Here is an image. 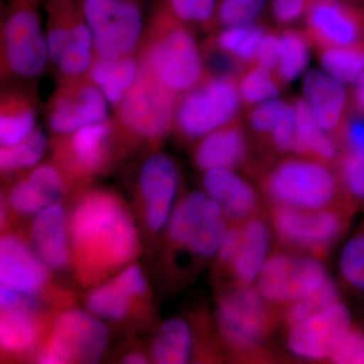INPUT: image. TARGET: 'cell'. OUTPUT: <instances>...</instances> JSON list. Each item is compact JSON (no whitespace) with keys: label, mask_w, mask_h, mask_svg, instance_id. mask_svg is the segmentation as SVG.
I'll return each mask as SVG.
<instances>
[{"label":"cell","mask_w":364,"mask_h":364,"mask_svg":"<svg viewBox=\"0 0 364 364\" xmlns=\"http://www.w3.org/2000/svg\"><path fill=\"white\" fill-rule=\"evenodd\" d=\"M138 55L153 77L177 95L195 87L207 73L193 26L179 20L163 0L153 2Z\"/></svg>","instance_id":"obj_1"},{"label":"cell","mask_w":364,"mask_h":364,"mask_svg":"<svg viewBox=\"0 0 364 364\" xmlns=\"http://www.w3.org/2000/svg\"><path fill=\"white\" fill-rule=\"evenodd\" d=\"M78 252L107 265L130 262L138 251L135 224L122 203L105 191H93L79 202L71 220Z\"/></svg>","instance_id":"obj_2"},{"label":"cell","mask_w":364,"mask_h":364,"mask_svg":"<svg viewBox=\"0 0 364 364\" xmlns=\"http://www.w3.org/2000/svg\"><path fill=\"white\" fill-rule=\"evenodd\" d=\"M40 4L6 0L0 28V63L4 83H30L50 66Z\"/></svg>","instance_id":"obj_3"},{"label":"cell","mask_w":364,"mask_h":364,"mask_svg":"<svg viewBox=\"0 0 364 364\" xmlns=\"http://www.w3.org/2000/svg\"><path fill=\"white\" fill-rule=\"evenodd\" d=\"M154 0H81L95 58L138 54Z\"/></svg>","instance_id":"obj_4"},{"label":"cell","mask_w":364,"mask_h":364,"mask_svg":"<svg viewBox=\"0 0 364 364\" xmlns=\"http://www.w3.org/2000/svg\"><path fill=\"white\" fill-rule=\"evenodd\" d=\"M42 7L50 66L58 79L86 75L95 53L81 0H44Z\"/></svg>","instance_id":"obj_5"},{"label":"cell","mask_w":364,"mask_h":364,"mask_svg":"<svg viewBox=\"0 0 364 364\" xmlns=\"http://www.w3.org/2000/svg\"><path fill=\"white\" fill-rule=\"evenodd\" d=\"M236 78L205 73L203 80L179 95L173 129L188 139H202L237 122L241 107Z\"/></svg>","instance_id":"obj_6"},{"label":"cell","mask_w":364,"mask_h":364,"mask_svg":"<svg viewBox=\"0 0 364 364\" xmlns=\"http://www.w3.org/2000/svg\"><path fill=\"white\" fill-rule=\"evenodd\" d=\"M178 97L142 65L140 75L114 107L112 117L124 134L141 140H160L173 129Z\"/></svg>","instance_id":"obj_7"},{"label":"cell","mask_w":364,"mask_h":364,"mask_svg":"<svg viewBox=\"0 0 364 364\" xmlns=\"http://www.w3.org/2000/svg\"><path fill=\"white\" fill-rule=\"evenodd\" d=\"M270 198L280 205L322 210L337 191V179L323 162L289 159L280 163L265 181Z\"/></svg>","instance_id":"obj_8"},{"label":"cell","mask_w":364,"mask_h":364,"mask_svg":"<svg viewBox=\"0 0 364 364\" xmlns=\"http://www.w3.org/2000/svg\"><path fill=\"white\" fill-rule=\"evenodd\" d=\"M228 231L222 208L202 191L186 196L168 222L170 239L200 257L218 253Z\"/></svg>","instance_id":"obj_9"},{"label":"cell","mask_w":364,"mask_h":364,"mask_svg":"<svg viewBox=\"0 0 364 364\" xmlns=\"http://www.w3.org/2000/svg\"><path fill=\"white\" fill-rule=\"evenodd\" d=\"M109 345L107 326L92 314L72 310L55 321L49 346L38 363H97Z\"/></svg>","instance_id":"obj_10"},{"label":"cell","mask_w":364,"mask_h":364,"mask_svg":"<svg viewBox=\"0 0 364 364\" xmlns=\"http://www.w3.org/2000/svg\"><path fill=\"white\" fill-rule=\"evenodd\" d=\"M109 104L87 74L59 79L45 105L46 123L56 136H65L109 117Z\"/></svg>","instance_id":"obj_11"},{"label":"cell","mask_w":364,"mask_h":364,"mask_svg":"<svg viewBox=\"0 0 364 364\" xmlns=\"http://www.w3.org/2000/svg\"><path fill=\"white\" fill-rule=\"evenodd\" d=\"M327 280L321 261L277 254L267 258L257 279V289L265 301L291 305L315 293Z\"/></svg>","instance_id":"obj_12"},{"label":"cell","mask_w":364,"mask_h":364,"mask_svg":"<svg viewBox=\"0 0 364 364\" xmlns=\"http://www.w3.org/2000/svg\"><path fill=\"white\" fill-rule=\"evenodd\" d=\"M265 299L250 286L237 287L218 305V323L223 336L235 348L249 350L267 334L270 320Z\"/></svg>","instance_id":"obj_13"},{"label":"cell","mask_w":364,"mask_h":364,"mask_svg":"<svg viewBox=\"0 0 364 364\" xmlns=\"http://www.w3.org/2000/svg\"><path fill=\"white\" fill-rule=\"evenodd\" d=\"M306 25L305 33L318 49L364 45V6L350 0H315Z\"/></svg>","instance_id":"obj_14"},{"label":"cell","mask_w":364,"mask_h":364,"mask_svg":"<svg viewBox=\"0 0 364 364\" xmlns=\"http://www.w3.org/2000/svg\"><path fill=\"white\" fill-rule=\"evenodd\" d=\"M351 328V314L341 301L291 326L287 346L298 358L309 360L330 358Z\"/></svg>","instance_id":"obj_15"},{"label":"cell","mask_w":364,"mask_h":364,"mask_svg":"<svg viewBox=\"0 0 364 364\" xmlns=\"http://www.w3.org/2000/svg\"><path fill=\"white\" fill-rule=\"evenodd\" d=\"M273 224L282 241L298 247L322 249L342 230V220L331 210H309L280 205L273 214Z\"/></svg>","instance_id":"obj_16"},{"label":"cell","mask_w":364,"mask_h":364,"mask_svg":"<svg viewBox=\"0 0 364 364\" xmlns=\"http://www.w3.org/2000/svg\"><path fill=\"white\" fill-rule=\"evenodd\" d=\"M139 186L145 203L148 226L160 231L168 224L178 186L176 163L166 154L154 153L144 161Z\"/></svg>","instance_id":"obj_17"},{"label":"cell","mask_w":364,"mask_h":364,"mask_svg":"<svg viewBox=\"0 0 364 364\" xmlns=\"http://www.w3.org/2000/svg\"><path fill=\"white\" fill-rule=\"evenodd\" d=\"M304 100L312 109L321 128L340 134L350 112L351 95L343 83L324 70H309L303 79Z\"/></svg>","instance_id":"obj_18"},{"label":"cell","mask_w":364,"mask_h":364,"mask_svg":"<svg viewBox=\"0 0 364 364\" xmlns=\"http://www.w3.org/2000/svg\"><path fill=\"white\" fill-rule=\"evenodd\" d=\"M47 267L33 249L9 235L0 240V284L26 296H36L47 280Z\"/></svg>","instance_id":"obj_19"},{"label":"cell","mask_w":364,"mask_h":364,"mask_svg":"<svg viewBox=\"0 0 364 364\" xmlns=\"http://www.w3.org/2000/svg\"><path fill=\"white\" fill-rule=\"evenodd\" d=\"M39 105L35 91L25 83L6 85L0 97V145L11 147L28 138L37 127Z\"/></svg>","instance_id":"obj_20"},{"label":"cell","mask_w":364,"mask_h":364,"mask_svg":"<svg viewBox=\"0 0 364 364\" xmlns=\"http://www.w3.org/2000/svg\"><path fill=\"white\" fill-rule=\"evenodd\" d=\"M119 132L114 117L88 124L73 133L60 136L70 161L83 173H95L105 166L114 135Z\"/></svg>","instance_id":"obj_21"},{"label":"cell","mask_w":364,"mask_h":364,"mask_svg":"<svg viewBox=\"0 0 364 364\" xmlns=\"http://www.w3.org/2000/svg\"><path fill=\"white\" fill-rule=\"evenodd\" d=\"M33 250L50 269L62 270L70 260L68 223L61 203L50 205L36 215L32 226Z\"/></svg>","instance_id":"obj_22"},{"label":"cell","mask_w":364,"mask_h":364,"mask_svg":"<svg viewBox=\"0 0 364 364\" xmlns=\"http://www.w3.org/2000/svg\"><path fill=\"white\" fill-rule=\"evenodd\" d=\"M63 188V177L56 166L38 165L28 176L14 184L9 191V203L18 214L37 215L58 203Z\"/></svg>","instance_id":"obj_23"},{"label":"cell","mask_w":364,"mask_h":364,"mask_svg":"<svg viewBox=\"0 0 364 364\" xmlns=\"http://www.w3.org/2000/svg\"><path fill=\"white\" fill-rule=\"evenodd\" d=\"M248 152V143L240 124L235 122L203 136L195 152L196 166L203 171L233 169Z\"/></svg>","instance_id":"obj_24"},{"label":"cell","mask_w":364,"mask_h":364,"mask_svg":"<svg viewBox=\"0 0 364 364\" xmlns=\"http://www.w3.org/2000/svg\"><path fill=\"white\" fill-rule=\"evenodd\" d=\"M203 191L224 214L234 219L248 217L255 210L257 196L252 186L232 169H212L205 172Z\"/></svg>","instance_id":"obj_25"},{"label":"cell","mask_w":364,"mask_h":364,"mask_svg":"<svg viewBox=\"0 0 364 364\" xmlns=\"http://www.w3.org/2000/svg\"><path fill=\"white\" fill-rule=\"evenodd\" d=\"M138 54L119 58H95L87 75L112 107H117L140 75Z\"/></svg>","instance_id":"obj_26"},{"label":"cell","mask_w":364,"mask_h":364,"mask_svg":"<svg viewBox=\"0 0 364 364\" xmlns=\"http://www.w3.org/2000/svg\"><path fill=\"white\" fill-rule=\"evenodd\" d=\"M269 243V230L261 220H251L242 228L240 245L232 264L242 286H251L257 280L267 260Z\"/></svg>","instance_id":"obj_27"},{"label":"cell","mask_w":364,"mask_h":364,"mask_svg":"<svg viewBox=\"0 0 364 364\" xmlns=\"http://www.w3.org/2000/svg\"><path fill=\"white\" fill-rule=\"evenodd\" d=\"M296 116V135L294 152L301 156H313L317 161H334L338 155L336 141L323 130L304 98L294 102Z\"/></svg>","instance_id":"obj_28"},{"label":"cell","mask_w":364,"mask_h":364,"mask_svg":"<svg viewBox=\"0 0 364 364\" xmlns=\"http://www.w3.org/2000/svg\"><path fill=\"white\" fill-rule=\"evenodd\" d=\"M36 304H23L13 308L1 309L0 344L11 353L31 350L39 337V327L33 317Z\"/></svg>","instance_id":"obj_29"},{"label":"cell","mask_w":364,"mask_h":364,"mask_svg":"<svg viewBox=\"0 0 364 364\" xmlns=\"http://www.w3.org/2000/svg\"><path fill=\"white\" fill-rule=\"evenodd\" d=\"M267 31L264 26L251 25L229 26L218 30L208 43L244 66L252 65L257 56L258 48Z\"/></svg>","instance_id":"obj_30"},{"label":"cell","mask_w":364,"mask_h":364,"mask_svg":"<svg viewBox=\"0 0 364 364\" xmlns=\"http://www.w3.org/2000/svg\"><path fill=\"white\" fill-rule=\"evenodd\" d=\"M193 334L183 318H172L163 324L152 345L153 360L159 364H184L191 359Z\"/></svg>","instance_id":"obj_31"},{"label":"cell","mask_w":364,"mask_h":364,"mask_svg":"<svg viewBox=\"0 0 364 364\" xmlns=\"http://www.w3.org/2000/svg\"><path fill=\"white\" fill-rule=\"evenodd\" d=\"M323 70L344 85H354L364 73V45L318 49Z\"/></svg>","instance_id":"obj_32"},{"label":"cell","mask_w":364,"mask_h":364,"mask_svg":"<svg viewBox=\"0 0 364 364\" xmlns=\"http://www.w3.org/2000/svg\"><path fill=\"white\" fill-rule=\"evenodd\" d=\"M279 39V61L275 75L280 83H291L308 67L312 43L306 33L294 28L282 31Z\"/></svg>","instance_id":"obj_33"},{"label":"cell","mask_w":364,"mask_h":364,"mask_svg":"<svg viewBox=\"0 0 364 364\" xmlns=\"http://www.w3.org/2000/svg\"><path fill=\"white\" fill-rule=\"evenodd\" d=\"M48 147L49 140L41 128L36 129L28 138L16 145L1 147L0 169L2 173H11L38 166Z\"/></svg>","instance_id":"obj_34"},{"label":"cell","mask_w":364,"mask_h":364,"mask_svg":"<svg viewBox=\"0 0 364 364\" xmlns=\"http://www.w3.org/2000/svg\"><path fill=\"white\" fill-rule=\"evenodd\" d=\"M242 105L246 107L274 100L279 97L280 82L274 72L252 64L237 79Z\"/></svg>","instance_id":"obj_35"},{"label":"cell","mask_w":364,"mask_h":364,"mask_svg":"<svg viewBox=\"0 0 364 364\" xmlns=\"http://www.w3.org/2000/svg\"><path fill=\"white\" fill-rule=\"evenodd\" d=\"M131 299L130 294L114 280L97 287L90 294L87 308L100 320L119 321L128 314Z\"/></svg>","instance_id":"obj_36"},{"label":"cell","mask_w":364,"mask_h":364,"mask_svg":"<svg viewBox=\"0 0 364 364\" xmlns=\"http://www.w3.org/2000/svg\"><path fill=\"white\" fill-rule=\"evenodd\" d=\"M267 0H217L215 30L246 26L259 18Z\"/></svg>","instance_id":"obj_37"},{"label":"cell","mask_w":364,"mask_h":364,"mask_svg":"<svg viewBox=\"0 0 364 364\" xmlns=\"http://www.w3.org/2000/svg\"><path fill=\"white\" fill-rule=\"evenodd\" d=\"M339 267L345 282L364 296V226L345 244Z\"/></svg>","instance_id":"obj_38"},{"label":"cell","mask_w":364,"mask_h":364,"mask_svg":"<svg viewBox=\"0 0 364 364\" xmlns=\"http://www.w3.org/2000/svg\"><path fill=\"white\" fill-rule=\"evenodd\" d=\"M337 301H339L338 289L334 282L328 279L315 293L289 305L286 316L287 323L291 327L296 323L312 317L316 314L322 312Z\"/></svg>","instance_id":"obj_39"},{"label":"cell","mask_w":364,"mask_h":364,"mask_svg":"<svg viewBox=\"0 0 364 364\" xmlns=\"http://www.w3.org/2000/svg\"><path fill=\"white\" fill-rule=\"evenodd\" d=\"M179 20L193 28L214 31L217 0H163Z\"/></svg>","instance_id":"obj_40"},{"label":"cell","mask_w":364,"mask_h":364,"mask_svg":"<svg viewBox=\"0 0 364 364\" xmlns=\"http://www.w3.org/2000/svg\"><path fill=\"white\" fill-rule=\"evenodd\" d=\"M293 107L294 104L284 100H268L254 107L249 114V123L255 133L270 136Z\"/></svg>","instance_id":"obj_41"},{"label":"cell","mask_w":364,"mask_h":364,"mask_svg":"<svg viewBox=\"0 0 364 364\" xmlns=\"http://www.w3.org/2000/svg\"><path fill=\"white\" fill-rule=\"evenodd\" d=\"M340 176L353 198H364V153L348 150L340 161Z\"/></svg>","instance_id":"obj_42"},{"label":"cell","mask_w":364,"mask_h":364,"mask_svg":"<svg viewBox=\"0 0 364 364\" xmlns=\"http://www.w3.org/2000/svg\"><path fill=\"white\" fill-rule=\"evenodd\" d=\"M330 359L337 364H364V332L350 328L332 352Z\"/></svg>","instance_id":"obj_43"},{"label":"cell","mask_w":364,"mask_h":364,"mask_svg":"<svg viewBox=\"0 0 364 364\" xmlns=\"http://www.w3.org/2000/svg\"><path fill=\"white\" fill-rule=\"evenodd\" d=\"M315 0H272L273 18L279 25H289L308 13Z\"/></svg>","instance_id":"obj_44"},{"label":"cell","mask_w":364,"mask_h":364,"mask_svg":"<svg viewBox=\"0 0 364 364\" xmlns=\"http://www.w3.org/2000/svg\"><path fill=\"white\" fill-rule=\"evenodd\" d=\"M279 35L277 36L273 32H267L261 41L257 56H256L255 62L253 64L275 73L277 65H279Z\"/></svg>","instance_id":"obj_45"},{"label":"cell","mask_w":364,"mask_h":364,"mask_svg":"<svg viewBox=\"0 0 364 364\" xmlns=\"http://www.w3.org/2000/svg\"><path fill=\"white\" fill-rule=\"evenodd\" d=\"M340 134L349 150L364 153V114H349Z\"/></svg>","instance_id":"obj_46"},{"label":"cell","mask_w":364,"mask_h":364,"mask_svg":"<svg viewBox=\"0 0 364 364\" xmlns=\"http://www.w3.org/2000/svg\"><path fill=\"white\" fill-rule=\"evenodd\" d=\"M132 298L143 296L147 291V280L144 277L142 269L136 265L127 267L114 279Z\"/></svg>","instance_id":"obj_47"},{"label":"cell","mask_w":364,"mask_h":364,"mask_svg":"<svg viewBox=\"0 0 364 364\" xmlns=\"http://www.w3.org/2000/svg\"><path fill=\"white\" fill-rule=\"evenodd\" d=\"M241 240V229L229 230L223 241L221 247H220L218 254H219L220 260L224 264H233L235 257L238 252L239 245Z\"/></svg>","instance_id":"obj_48"},{"label":"cell","mask_w":364,"mask_h":364,"mask_svg":"<svg viewBox=\"0 0 364 364\" xmlns=\"http://www.w3.org/2000/svg\"><path fill=\"white\" fill-rule=\"evenodd\" d=\"M351 105L353 111L364 114V73L353 85L351 93Z\"/></svg>","instance_id":"obj_49"},{"label":"cell","mask_w":364,"mask_h":364,"mask_svg":"<svg viewBox=\"0 0 364 364\" xmlns=\"http://www.w3.org/2000/svg\"><path fill=\"white\" fill-rule=\"evenodd\" d=\"M124 363L127 364H144L147 363V358L140 353H131L124 358Z\"/></svg>","instance_id":"obj_50"},{"label":"cell","mask_w":364,"mask_h":364,"mask_svg":"<svg viewBox=\"0 0 364 364\" xmlns=\"http://www.w3.org/2000/svg\"><path fill=\"white\" fill-rule=\"evenodd\" d=\"M28 1L35 2V4H40L41 6H43V2H44V0H28Z\"/></svg>","instance_id":"obj_51"},{"label":"cell","mask_w":364,"mask_h":364,"mask_svg":"<svg viewBox=\"0 0 364 364\" xmlns=\"http://www.w3.org/2000/svg\"><path fill=\"white\" fill-rule=\"evenodd\" d=\"M359 1L363 2L364 4V0H359Z\"/></svg>","instance_id":"obj_52"}]
</instances>
